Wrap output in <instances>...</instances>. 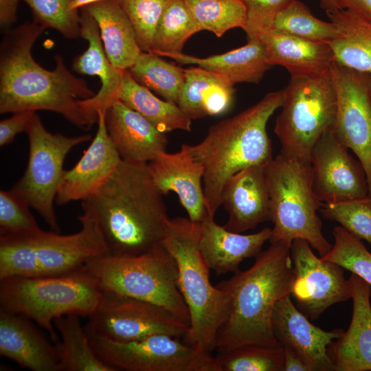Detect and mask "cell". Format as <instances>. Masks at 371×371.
<instances>
[{
    "mask_svg": "<svg viewBox=\"0 0 371 371\" xmlns=\"http://www.w3.org/2000/svg\"><path fill=\"white\" fill-rule=\"evenodd\" d=\"M44 30L33 21L5 31L0 46V113L49 111L89 130L98 117L81 104L95 95L87 82L73 75L59 55L50 71L33 58L32 46Z\"/></svg>",
    "mask_w": 371,
    "mask_h": 371,
    "instance_id": "1",
    "label": "cell"
},
{
    "mask_svg": "<svg viewBox=\"0 0 371 371\" xmlns=\"http://www.w3.org/2000/svg\"><path fill=\"white\" fill-rule=\"evenodd\" d=\"M146 163L122 159L89 196L82 214L98 227L109 255L131 256L162 246L170 218Z\"/></svg>",
    "mask_w": 371,
    "mask_h": 371,
    "instance_id": "2",
    "label": "cell"
},
{
    "mask_svg": "<svg viewBox=\"0 0 371 371\" xmlns=\"http://www.w3.org/2000/svg\"><path fill=\"white\" fill-rule=\"evenodd\" d=\"M291 246L284 241L271 243L251 267L238 270L217 285L230 297L228 317L216 335L218 352L248 344L280 345L271 318L276 302L291 295L294 280Z\"/></svg>",
    "mask_w": 371,
    "mask_h": 371,
    "instance_id": "3",
    "label": "cell"
},
{
    "mask_svg": "<svg viewBox=\"0 0 371 371\" xmlns=\"http://www.w3.org/2000/svg\"><path fill=\"white\" fill-rule=\"evenodd\" d=\"M284 89L271 91L242 112L211 126L205 137L188 144L193 157L204 168L203 189L208 214L214 217L221 206L225 183L236 173L272 159L267 124L282 105Z\"/></svg>",
    "mask_w": 371,
    "mask_h": 371,
    "instance_id": "4",
    "label": "cell"
},
{
    "mask_svg": "<svg viewBox=\"0 0 371 371\" xmlns=\"http://www.w3.org/2000/svg\"><path fill=\"white\" fill-rule=\"evenodd\" d=\"M200 223L176 217L170 221L162 246L175 260L177 285L190 315L188 344L212 355L217 333L230 309L229 294L214 286L199 248Z\"/></svg>",
    "mask_w": 371,
    "mask_h": 371,
    "instance_id": "5",
    "label": "cell"
},
{
    "mask_svg": "<svg viewBox=\"0 0 371 371\" xmlns=\"http://www.w3.org/2000/svg\"><path fill=\"white\" fill-rule=\"evenodd\" d=\"M78 220L81 229L71 234L39 229L22 234L0 235V279L63 275L109 255L95 223L82 214Z\"/></svg>",
    "mask_w": 371,
    "mask_h": 371,
    "instance_id": "6",
    "label": "cell"
},
{
    "mask_svg": "<svg viewBox=\"0 0 371 371\" xmlns=\"http://www.w3.org/2000/svg\"><path fill=\"white\" fill-rule=\"evenodd\" d=\"M103 291L84 267L60 276H10L0 279V308L29 318L56 343L54 320L71 314L90 315Z\"/></svg>",
    "mask_w": 371,
    "mask_h": 371,
    "instance_id": "7",
    "label": "cell"
},
{
    "mask_svg": "<svg viewBox=\"0 0 371 371\" xmlns=\"http://www.w3.org/2000/svg\"><path fill=\"white\" fill-rule=\"evenodd\" d=\"M270 197L271 229L270 243L284 241L292 243L296 238L308 241L320 257L332 245L322 231L318 216L323 203L317 198L312 184L311 163L278 155L267 165Z\"/></svg>",
    "mask_w": 371,
    "mask_h": 371,
    "instance_id": "8",
    "label": "cell"
},
{
    "mask_svg": "<svg viewBox=\"0 0 371 371\" xmlns=\"http://www.w3.org/2000/svg\"><path fill=\"white\" fill-rule=\"evenodd\" d=\"M83 267L103 289L159 306L190 325L175 260L163 246L137 255H106Z\"/></svg>",
    "mask_w": 371,
    "mask_h": 371,
    "instance_id": "9",
    "label": "cell"
},
{
    "mask_svg": "<svg viewBox=\"0 0 371 371\" xmlns=\"http://www.w3.org/2000/svg\"><path fill=\"white\" fill-rule=\"evenodd\" d=\"M274 132L280 153L311 163L312 150L336 117L337 97L329 72L314 76H291Z\"/></svg>",
    "mask_w": 371,
    "mask_h": 371,
    "instance_id": "10",
    "label": "cell"
},
{
    "mask_svg": "<svg viewBox=\"0 0 371 371\" xmlns=\"http://www.w3.org/2000/svg\"><path fill=\"white\" fill-rule=\"evenodd\" d=\"M26 133L29 140L27 166L11 190L36 211L52 231L59 232L54 203L65 171V159L71 149L89 141L91 136L52 133L36 113Z\"/></svg>",
    "mask_w": 371,
    "mask_h": 371,
    "instance_id": "11",
    "label": "cell"
},
{
    "mask_svg": "<svg viewBox=\"0 0 371 371\" xmlns=\"http://www.w3.org/2000/svg\"><path fill=\"white\" fill-rule=\"evenodd\" d=\"M87 335L97 356L115 371H214V357L168 335L124 342Z\"/></svg>",
    "mask_w": 371,
    "mask_h": 371,
    "instance_id": "12",
    "label": "cell"
},
{
    "mask_svg": "<svg viewBox=\"0 0 371 371\" xmlns=\"http://www.w3.org/2000/svg\"><path fill=\"white\" fill-rule=\"evenodd\" d=\"M103 290L84 327L89 335L124 342L157 334L179 337L189 330L188 324L159 306Z\"/></svg>",
    "mask_w": 371,
    "mask_h": 371,
    "instance_id": "13",
    "label": "cell"
},
{
    "mask_svg": "<svg viewBox=\"0 0 371 371\" xmlns=\"http://www.w3.org/2000/svg\"><path fill=\"white\" fill-rule=\"evenodd\" d=\"M337 97L333 131L361 161L371 195V74L334 61L329 70Z\"/></svg>",
    "mask_w": 371,
    "mask_h": 371,
    "instance_id": "14",
    "label": "cell"
},
{
    "mask_svg": "<svg viewBox=\"0 0 371 371\" xmlns=\"http://www.w3.org/2000/svg\"><path fill=\"white\" fill-rule=\"evenodd\" d=\"M291 256L294 270L291 295L297 308L309 319L316 320L332 305L351 298L344 269L336 263L318 258L308 241L293 240Z\"/></svg>",
    "mask_w": 371,
    "mask_h": 371,
    "instance_id": "15",
    "label": "cell"
},
{
    "mask_svg": "<svg viewBox=\"0 0 371 371\" xmlns=\"http://www.w3.org/2000/svg\"><path fill=\"white\" fill-rule=\"evenodd\" d=\"M311 166L313 188L322 203L346 201L369 194L364 167L350 155L333 129L324 133L315 144Z\"/></svg>",
    "mask_w": 371,
    "mask_h": 371,
    "instance_id": "16",
    "label": "cell"
},
{
    "mask_svg": "<svg viewBox=\"0 0 371 371\" xmlns=\"http://www.w3.org/2000/svg\"><path fill=\"white\" fill-rule=\"evenodd\" d=\"M271 324L278 342L300 355L311 371L333 370L328 347L335 339L342 336L343 329L326 331L313 325L292 302L291 295L276 302Z\"/></svg>",
    "mask_w": 371,
    "mask_h": 371,
    "instance_id": "17",
    "label": "cell"
},
{
    "mask_svg": "<svg viewBox=\"0 0 371 371\" xmlns=\"http://www.w3.org/2000/svg\"><path fill=\"white\" fill-rule=\"evenodd\" d=\"M152 179L164 194L175 192L188 218L201 223L208 214L203 189L204 168L190 153L187 144L176 153L161 152L148 163Z\"/></svg>",
    "mask_w": 371,
    "mask_h": 371,
    "instance_id": "18",
    "label": "cell"
},
{
    "mask_svg": "<svg viewBox=\"0 0 371 371\" xmlns=\"http://www.w3.org/2000/svg\"><path fill=\"white\" fill-rule=\"evenodd\" d=\"M105 112L98 111L97 132L76 165L65 171L56 204L82 201L91 195L115 170L122 159L108 134Z\"/></svg>",
    "mask_w": 371,
    "mask_h": 371,
    "instance_id": "19",
    "label": "cell"
},
{
    "mask_svg": "<svg viewBox=\"0 0 371 371\" xmlns=\"http://www.w3.org/2000/svg\"><path fill=\"white\" fill-rule=\"evenodd\" d=\"M267 165H254L234 175L225 183L221 205L227 212L224 227L243 233L270 220Z\"/></svg>",
    "mask_w": 371,
    "mask_h": 371,
    "instance_id": "20",
    "label": "cell"
},
{
    "mask_svg": "<svg viewBox=\"0 0 371 371\" xmlns=\"http://www.w3.org/2000/svg\"><path fill=\"white\" fill-rule=\"evenodd\" d=\"M353 303L350 326L328 347L335 371H371V286L355 274L348 278Z\"/></svg>",
    "mask_w": 371,
    "mask_h": 371,
    "instance_id": "21",
    "label": "cell"
},
{
    "mask_svg": "<svg viewBox=\"0 0 371 371\" xmlns=\"http://www.w3.org/2000/svg\"><path fill=\"white\" fill-rule=\"evenodd\" d=\"M108 134L124 161L149 163L166 151V133L120 100L105 112Z\"/></svg>",
    "mask_w": 371,
    "mask_h": 371,
    "instance_id": "22",
    "label": "cell"
},
{
    "mask_svg": "<svg viewBox=\"0 0 371 371\" xmlns=\"http://www.w3.org/2000/svg\"><path fill=\"white\" fill-rule=\"evenodd\" d=\"M208 214L200 223L199 248L210 269L221 275L238 271L247 258L256 257L269 240L271 229L265 227L249 234L229 231Z\"/></svg>",
    "mask_w": 371,
    "mask_h": 371,
    "instance_id": "23",
    "label": "cell"
},
{
    "mask_svg": "<svg viewBox=\"0 0 371 371\" xmlns=\"http://www.w3.org/2000/svg\"><path fill=\"white\" fill-rule=\"evenodd\" d=\"M80 37L87 41V49L76 56L73 69L80 74L97 76L101 82L99 91L92 98L81 100V104L91 114L98 116V111L106 109L118 100L124 71L115 67L109 60L93 18L83 8L80 9Z\"/></svg>",
    "mask_w": 371,
    "mask_h": 371,
    "instance_id": "24",
    "label": "cell"
},
{
    "mask_svg": "<svg viewBox=\"0 0 371 371\" xmlns=\"http://www.w3.org/2000/svg\"><path fill=\"white\" fill-rule=\"evenodd\" d=\"M31 321L0 308V355L32 371H58L56 346Z\"/></svg>",
    "mask_w": 371,
    "mask_h": 371,
    "instance_id": "25",
    "label": "cell"
},
{
    "mask_svg": "<svg viewBox=\"0 0 371 371\" xmlns=\"http://www.w3.org/2000/svg\"><path fill=\"white\" fill-rule=\"evenodd\" d=\"M267 63L284 67L291 76H314L329 72L335 61L329 43L304 39L273 29L260 32Z\"/></svg>",
    "mask_w": 371,
    "mask_h": 371,
    "instance_id": "26",
    "label": "cell"
},
{
    "mask_svg": "<svg viewBox=\"0 0 371 371\" xmlns=\"http://www.w3.org/2000/svg\"><path fill=\"white\" fill-rule=\"evenodd\" d=\"M162 57L179 64L195 65L221 76L232 86L241 82L257 84L271 67L258 38L247 39L246 45L221 54L201 58L179 52Z\"/></svg>",
    "mask_w": 371,
    "mask_h": 371,
    "instance_id": "27",
    "label": "cell"
},
{
    "mask_svg": "<svg viewBox=\"0 0 371 371\" xmlns=\"http://www.w3.org/2000/svg\"><path fill=\"white\" fill-rule=\"evenodd\" d=\"M84 8L98 25L110 63L119 69L128 70L143 52L137 43L133 26L120 0H104Z\"/></svg>",
    "mask_w": 371,
    "mask_h": 371,
    "instance_id": "28",
    "label": "cell"
},
{
    "mask_svg": "<svg viewBox=\"0 0 371 371\" xmlns=\"http://www.w3.org/2000/svg\"><path fill=\"white\" fill-rule=\"evenodd\" d=\"M184 72L185 82L177 104L192 120L221 115L230 109L234 86L198 66L184 69Z\"/></svg>",
    "mask_w": 371,
    "mask_h": 371,
    "instance_id": "29",
    "label": "cell"
},
{
    "mask_svg": "<svg viewBox=\"0 0 371 371\" xmlns=\"http://www.w3.org/2000/svg\"><path fill=\"white\" fill-rule=\"evenodd\" d=\"M326 12L337 30V37L329 43L335 61L348 68L371 74V22L348 10Z\"/></svg>",
    "mask_w": 371,
    "mask_h": 371,
    "instance_id": "30",
    "label": "cell"
},
{
    "mask_svg": "<svg viewBox=\"0 0 371 371\" xmlns=\"http://www.w3.org/2000/svg\"><path fill=\"white\" fill-rule=\"evenodd\" d=\"M118 100L165 133L177 130L192 131V120L178 104L159 98L136 82L128 70L124 72Z\"/></svg>",
    "mask_w": 371,
    "mask_h": 371,
    "instance_id": "31",
    "label": "cell"
},
{
    "mask_svg": "<svg viewBox=\"0 0 371 371\" xmlns=\"http://www.w3.org/2000/svg\"><path fill=\"white\" fill-rule=\"evenodd\" d=\"M78 316L71 314L54 320L61 338L55 345L58 371H115L94 352Z\"/></svg>",
    "mask_w": 371,
    "mask_h": 371,
    "instance_id": "32",
    "label": "cell"
},
{
    "mask_svg": "<svg viewBox=\"0 0 371 371\" xmlns=\"http://www.w3.org/2000/svg\"><path fill=\"white\" fill-rule=\"evenodd\" d=\"M161 57L143 52L128 71L139 84L177 104L185 82L184 69Z\"/></svg>",
    "mask_w": 371,
    "mask_h": 371,
    "instance_id": "33",
    "label": "cell"
},
{
    "mask_svg": "<svg viewBox=\"0 0 371 371\" xmlns=\"http://www.w3.org/2000/svg\"><path fill=\"white\" fill-rule=\"evenodd\" d=\"M199 31L184 0H168L155 34L151 52L161 56L182 52L186 41Z\"/></svg>",
    "mask_w": 371,
    "mask_h": 371,
    "instance_id": "34",
    "label": "cell"
},
{
    "mask_svg": "<svg viewBox=\"0 0 371 371\" xmlns=\"http://www.w3.org/2000/svg\"><path fill=\"white\" fill-rule=\"evenodd\" d=\"M200 31L221 37L227 31L246 24V7L243 0H184Z\"/></svg>",
    "mask_w": 371,
    "mask_h": 371,
    "instance_id": "35",
    "label": "cell"
},
{
    "mask_svg": "<svg viewBox=\"0 0 371 371\" xmlns=\"http://www.w3.org/2000/svg\"><path fill=\"white\" fill-rule=\"evenodd\" d=\"M270 29L319 43H329L337 36L333 22L316 18L298 0H294L276 15Z\"/></svg>",
    "mask_w": 371,
    "mask_h": 371,
    "instance_id": "36",
    "label": "cell"
},
{
    "mask_svg": "<svg viewBox=\"0 0 371 371\" xmlns=\"http://www.w3.org/2000/svg\"><path fill=\"white\" fill-rule=\"evenodd\" d=\"M214 371H284V348L248 344L218 352Z\"/></svg>",
    "mask_w": 371,
    "mask_h": 371,
    "instance_id": "37",
    "label": "cell"
},
{
    "mask_svg": "<svg viewBox=\"0 0 371 371\" xmlns=\"http://www.w3.org/2000/svg\"><path fill=\"white\" fill-rule=\"evenodd\" d=\"M334 245L322 260L333 262L357 275L371 286V253L362 240L341 225L333 230Z\"/></svg>",
    "mask_w": 371,
    "mask_h": 371,
    "instance_id": "38",
    "label": "cell"
},
{
    "mask_svg": "<svg viewBox=\"0 0 371 371\" xmlns=\"http://www.w3.org/2000/svg\"><path fill=\"white\" fill-rule=\"evenodd\" d=\"M323 217L337 222L358 238L371 245V195L338 202L323 203L319 209Z\"/></svg>",
    "mask_w": 371,
    "mask_h": 371,
    "instance_id": "39",
    "label": "cell"
},
{
    "mask_svg": "<svg viewBox=\"0 0 371 371\" xmlns=\"http://www.w3.org/2000/svg\"><path fill=\"white\" fill-rule=\"evenodd\" d=\"M22 1L31 9L33 21L45 29L53 28L68 38L80 36V14L71 8L74 0Z\"/></svg>",
    "mask_w": 371,
    "mask_h": 371,
    "instance_id": "40",
    "label": "cell"
},
{
    "mask_svg": "<svg viewBox=\"0 0 371 371\" xmlns=\"http://www.w3.org/2000/svg\"><path fill=\"white\" fill-rule=\"evenodd\" d=\"M142 52H151L155 34L168 0H120Z\"/></svg>",
    "mask_w": 371,
    "mask_h": 371,
    "instance_id": "41",
    "label": "cell"
},
{
    "mask_svg": "<svg viewBox=\"0 0 371 371\" xmlns=\"http://www.w3.org/2000/svg\"><path fill=\"white\" fill-rule=\"evenodd\" d=\"M28 204L11 189L0 191V235H15L41 229Z\"/></svg>",
    "mask_w": 371,
    "mask_h": 371,
    "instance_id": "42",
    "label": "cell"
},
{
    "mask_svg": "<svg viewBox=\"0 0 371 371\" xmlns=\"http://www.w3.org/2000/svg\"><path fill=\"white\" fill-rule=\"evenodd\" d=\"M294 0H243L247 12L243 30L247 38H255L264 30L270 29L276 15Z\"/></svg>",
    "mask_w": 371,
    "mask_h": 371,
    "instance_id": "43",
    "label": "cell"
},
{
    "mask_svg": "<svg viewBox=\"0 0 371 371\" xmlns=\"http://www.w3.org/2000/svg\"><path fill=\"white\" fill-rule=\"evenodd\" d=\"M35 113L32 111L17 112L2 120L0 122V146L10 144L19 133L26 132Z\"/></svg>",
    "mask_w": 371,
    "mask_h": 371,
    "instance_id": "44",
    "label": "cell"
},
{
    "mask_svg": "<svg viewBox=\"0 0 371 371\" xmlns=\"http://www.w3.org/2000/svg\"><path fill=\"white\" fill-rule=\"evenodd\" d=\"M338 9L352 12L371 22V0H334Z\"/></svg>",
    "mask_w": 371,
    "mask_h": 371,
    "instance_id": "45",
    "label": "cell"
},
{
    "mask_svg": "<svg viewBox=\"0 0 371 371\" xmlns=\"http://www.w3.org/2000/svg\"><path fill=\"white\" fill-rule=\"evenodd\" d=\"M19 0H0V25L5 31L16 21Z\"/></svg>",
    "mask_w": 371,
    "mask_h": 371,
    "instance_id": "46",
    "label": "cell"
},
{
    "mask_svg": "<svg viewBox=\"0 0 371 371\" xmlns=\"http://www.w3.org/2000/svg\"><path fill=\"white\" fill-rule=\"evenodd\" d=\"M284 348V371H311L308 364L291 348Z\"/></svg>",
    "mask_w": 371,
    "mask_h": 371,
    "instance_id": "47",
    "label": "cell"
},
{
    "mask_svg": "<svg viewBox=\"0 0 371 371\" xmlns=\"http://www.w3.org/2000/svg\"><path fill=\"white\" fill-rule=\"evenodd\" d=\"M104 0H74L71 4V8L73 10H78L89 5L102 1Z\"/></svg>",
    "mask_w": 371,
    "mask_h": 371,
    "instance_id": "48",
    "label": "cell"
},
{
    "mask_svg": "<svg viewBox=\"0 0 371 371\" xmlns=\"http://www.w3.org/2000/svg\"><path fill=\"white\" fill-rule=\"evenodd\" d=\"M320 5L326 12L338 9L334 0H320Z\"/></svg>",
    "mask_w": 371,
    "mask_h": 371,
    "instance_id": "49",
    "label": "cell"
}]
</instances>
